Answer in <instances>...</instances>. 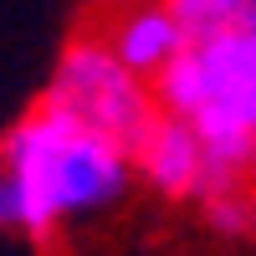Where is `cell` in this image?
<instances>
[{"label":"cell","mask_w":256,"mask_h":256,"mask_svg":"<svg viewBox=\"0 0 256 256\" xmlns=\"http://www.w3.org/2000/svg\"><path fill=\"white\" fill-rule=\"evenodd\" d=\"M0 169L16 190L20 236H52L72 220H92L134 190L138 164L123 144L72 113L36 102L0 138Z\"/></svg>","instance_id":"obj_1"},{"label":"cell","mask_w":256,"mask_h":256,"mask_svg":"<svg viewBox=\"0 0 256 256\" xmlns=\"http://www.w3.org/2000/svg\"><path fill=\"white\" fill-rule=\"evenodd\" d=\"M205 220H210L216 236L241 241V236H251V230H256V200L246 195L241 184H230V190H220L216 200H205Z\"/></svg>","instance_id":"obj_7"},{"label":"cell","mask_w":256,"mask_h":256,"mask_svg":"<svg viewBox=\"0 0 256 256\" xmlns=\"http://www.w3.org/2000/svg\"><path fill=\"white\" fill-rule=\"evenodd\" d=\"M159 108L205 138L226 180L256 169V36L200 41L159 82Z\"/></svg>","instance_id":"obj_2"},{"label":"cell","mask_w":256,"mask_h":256,"mask_svg":"<svg viewBox=\"0 0 256 256\" xmlns=\"http://www.w3.org/2000/svg\"><path fill=\"white\" fill-rule=\"evenodd\" d=\"M41 102L72 113L88 128H98L102 138L123 144L128 154H134V148L154 134V123L164 118L154 82L134 77L108 52V41L98 31H82V36H72L67 46L56 52L52 72H46V88H41Z\"/></svg>","instance_id":"obj_3"},{"label":"cell","mask_w":256,"mask_h":256,"mask_svg":"<svg viewBox=\"0 0 256 256\" xmlns=\"http://www.w3.org/2000/svg\"><path fill=\"white\" fill-rule=\"evenodd\" d=\"M0 230H20V210H16V190L0 169Z\"/></svg>","instance_id":"obj_8"},{"label":"cell","mask_w":256,"mask_h":256,"mask_svg":"<svg viewBox=\"0 0 256 256\" xmlns=\"http://www.w3.org/2000/svg\"><path fill=\"white\" fill-rule=\"evenodd\" d=\"M98 36L108 41V52L128 72L154 82V88L190 52V36L180 26V16L169 10V0H108V16H102Z\"/></svg>","instance_id":"obj_4"},{"label":"cell","mask_w":256,"mask_h":256,"mask_svg":"<svg viewBox=\"0 0 256 256\" xmlns=\"http://www.w3.org/2000/svg\"><path fill=\"white\" fill-rule=\"evenodd\" d=\"M134 164H138V180L148 190H159L169 200H216L220 190H230L236 180H226L216 159H210L205 138L190 128L184 118H159L154 134H148L138 148H134Z\"/></svg>","instance_id":"obj_5"},{"label":"cell","mask_w":256,"mask_h":256,"mask_svg":"<svg viewBox=\"0 0 256 256\" xmlns=\"http://www.w3.org/2000/svg\"><path fill=\"white\" fill-rule=\"evenodd\" d=\"M190 46L220 36H256V0H169Z\"/></svg>","instance_id":"obj_6"}]
</instances>
